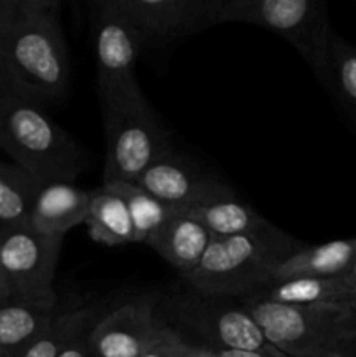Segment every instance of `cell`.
Returning a JSON list of instances; mask_svg holds the SVG:
<instances>
[{"mask_svg": "<svg viewBox=\"0 0 356 357\" xmlns=\"http://www.w3.org/2000/svg\"><path fill=\"white\" fill-rule=\"evenodd\" d=\"M38 188L27 171L0 160V227L28 225Z\"/></svg>", "mask_w": 356, "mask_h": 357, "instance_id": "obj_21", "label": "cell"}, {"mask_svg": "<svg viewBox=\"0 0 356 357\" xmlns=\"http://www.w3.org/2000/svg\"><path fill=\"white\" fill-rule=\"evenodd\" d=\"M356 261V237L330 243L300 246L295 253L279 261L272 281L292 278H335L344 275Z\"/></svg>", "mask_w": 356, "mask_h": 357, "instance_id": "obj_16", "label": "cell"}, {"mask_svg": "<svg viewBox=\"0 0 356 357\" xmlns=\"http://www.w3.org/2000/svg\"><path fill=\"white\" fill-rule=\"evenodd\" d=\"M91 239L103 246H122L136 243L135 229L126 201L108 185L93 190L86 222Z\"/></svg>", "mask_w": 356, "mask_h": 357, "instance_id": "obj_18", "label": "cell"}, {"mask_svg": "<svg viewBox=\"0 0 356 357\" xmlns=\"http://www.w3.org/2000/svg\"><path fill=\"white\" fill-rule=\"evenodd\" d=\"M100 105L105 126L103 185L136 181L173 150L166 128L142 91Z\"/></svg>", "mask_w": 356, "mask_h": 357, "instance_id": "obj_4", "label": "cell"}, {"mask_svg": "<svg viewBox=\"0 0 356 357\" xmlns=\"http://www.w3.org/2000/svg\"><path fill=\"white\" fill-rule=\"evenodd\" d=\"M100 317V305H79L73 309L61 307L20 357H59L84 328L96 323Z\"/></svg>", "mask_w": 356, "mask_h": 357, "instance_id": "obj_20", "label": "cell"}, {"mask_svg": "<svg viewBox=\"0 0 356 357\" xmlns=\"http://www.w3.org/2000/svg\"><path fill=\"white\" fill-rule=\"evenodd\" d=\"M157 307L149 296L131 300L101 314L89 331L94 357H140L159 324Z\"/></svg>", "mask_w": 356, "mask_h": 357, "instance_id": "obj_12", "label": "cell"}, {"mask_svg": "<svg viewBox=\"0 0 356 357\" xmlns=\"http://www.w3.org/2000/svg\"><path fill=\"white\" fill-rule=\"evenodd\" d=\"M355 342H356V337H355Z\"/></svg>", "mask_w": 356, "mask_h": 357, "instance_id": "obj_32", "label": "cell"}, {"mask_svg": "<svg viewBox=\"0 0 356 357\" xmlns=\"http://www.w3.org/2000/svg\"><path fill=\"white\" fill-rule=\"evenodd\" d=\"M267 345L286 357H313L356 337V309L349 305H293L250 295L241 298Z\"/></svg>", "mask_w": 356, "mask_h": 357, "instance_id": "obj_5", "label": "cell"}, {"mask_svg": "<svg viewBox=\"0 0 356 357\" xmlns=\"http://www.w3.org/2000/svg\"><path fill=\"white\" fill-rule=\"evenodd\" d=\"M168 316L180 333L188 331L212 351H257L267 345L260 328L244 305L234 298L206 296L191 289L166 303Z\"/></svg>", "mask_w": 356, "mask_h": 357, "instance_id": "obj_8", "label": "cell"}, {"mask_svg": "<svg viewBox=\"0 0 356 357\" xmlns=\"http://www.w3.org/2000/svg\"><path fill=\"white\" fill-rule=\"evenodd\" d=\"M344 279H346V282H348V284L351 286V289H353V291H355V295H356V261L351 265V268H349V271L346 272Z\"/></svg>", "mask_w": 356, "mask_h": 357, "instance_id": "obj_29", "label": "cell"}, {"mask_svg": "<svg viewBox=\"0 0 356 357\" xmlns=\"http://www.w3.org/2000/svg\"><path fill=\"white\" fill-rule=\"evenodd\" d=\"M0 149L38 185L72 183L89 162L82 145L42 105L14 91L0 94Z\"/></svg>", "mask_w": 356, "mask_h": 357, "instance_id": "obj_2", "label": "cell"}, {"mask_svg": "<svg viewBox=\"0 0 356 357\" xmlns=\"http://www.w3.org/2000/svg\"><path fill=\"white\" fill-rule=\"evenodd\" d=\"M93 326L94 323L91 324V326L84 328V330L73 338L72 344H70L68 347L59 354V357H94L89 349V342H87V338H89V331Z\"/></svg>", "mask_w": 356, "mask_h": 357, "instance_id": "obj_25", "label": "cell"}, {"mask_svg": "<svg viewBox=\"0 0 356 357\" xmlns=\"http://www.w3.org/2000/svg\"><path fill=\"white\" fill-rule=\"evenodd\" d=\"M59 0H0V56L9 89L38 105L66 98L72 82Z\"/></svg>", "mask_w": 356, "mask_h": 357, "instance_id": "obj_1", "label": "cell"}, {"mask_svg": "<svg viewBox=\"0 0 356 357\" xmlns=\"http://www.w3.org/2000/svg\"><path fill=\"white\" fill-rule=\"evenodd\" d=\"M93 190H84L68 181L40 185L28 225L37 232L65 237L68 230L86 222Z\"/></svg>", "mask_w": 356, "mask_h": 357, "instance_id": "obj_14", "label": "cell"}, {"mask_svg": "<svg viewBox=\"0 0 356 357\" xmlns=\"http://www.w3.org/2000/svg\"><path fill=\"white\" fill-rule=\"evenodd\" d=\"M133 183L170 208L185 213L212 202L236 197L234 188L225 181L209 176L188 157L175 150L161 157Z\"/></svg>", "mask_w": 356, "mask_h": 357, "instance_id": "obj_11", "label": "cell"}, {"mask_svg": "<svg viewBox=\"0 0 356 357\" xmlns=\"http://www.w3.org/2000/svg\"><path fill=\"white\" fill-rule=\"evenodd\" d=\"M212 241L213 234L195 216L180 211L147 244L187 278L201 264Z\"/></svg>", "mask_w": 356, "mask_h": 357, "instance_id": "obj_15", "label": "cell"}, {"mask_svg": "<svg viewBox=\"0 0 356 357\" xmlns=\"http://www.w3.org/2000/svg\"><path fill=\"white\" fill-rule=\"evenodd\" d=\"M9 300H10L9 289H7V284H6V281H3L2 274H0V305L6 302H9Z\"/></svg>", "mask_w": 356, "mask_h": 357, "instance_id": "obj_31", "label": "cell"}, {"mask_svg": "<svg viewBox=\"0 0 356 357\" xmlns=\"http://www.w3.org/2000/svg\"><path fill=\"white\" fill-rule=\"evenodd\" d=\"M9 89V84H7V77H6V70H3V63H2V56H0V94L6 93Z\"/></svg>", "mask_w": 356, "mask_h": 357, "instance_id": "obj_30", "label": "cell"}, {"mask_svg": "<svg viewBox=\"0 0 356 357\" xmlns=\"http://www.w3.org/2000/svg\"><path fill=\"white\" fill-rule=\"evenodd\" d=\"M108 187L114 188L126 201L129 216H131L133 229H135L136 243L147 244L177 213V209L170 208L159 199L150 195L136 183H112Z\"/></svg>", "mask_w": 356, "mask_h": 357, "instance_id": "obj_22", "label": "cell"}, {"mask_svg": "<svg viewBox=\"0 0 356 357\" xmlns=\"http://www.w3.org/2000/svg\"><path fill=\"white\" fill-rule=\"evenodd\" d=\"M192 216L199 220L213 237H232V236H250L278 246L299 250L302 244L272 225L269 220L258 215L251 206L244 204L239 199H223V201L212 202L192 209Z\"/></svg>", "mask_w": 356, "mask_h": 357, "instance_id": "obj_13", "label": "cell"}, {"mask_svg": "<svg viewBox=\"0 0 356 357\" xmlns=\"http://www.w3.org/2000/svg\"><path fill=\"white\" fill-rule=\"evenodd\" d=\"M128 14L143 45L166 47L216 26L222 0H115Z\"/></svg>", "mask_w": 356, "mask_h": 357, "instance_id": "obj_10", "label": "cell"}, {"mask_svg": "<svg viewBox=\"0 0 356 357\" xmlns=\"http://www.w3.org/2000/svg\"><path fill=\"white\" fill-rule=\"evenodd\" d=\"M89 23L100 103L142 91L135 68L145 45L128 14L115 0H93Z\"/></svg>", "mask_w": 356, "mask_h": 357, "instance_id": "obj_9", "label": "cell"}, {"mask_svg": "<svg viewBox=\"0 0 356 357\" xmlns=\"http://www.w3.org/2000/svg\"><path fill=\"white\" fill-rule=\"evenodd\" d=\"M216 357H286L271 345L257 349V351H215Z\"/></svg>", "mask_w": 356, "mask_h": 357, "instance_id": "obj_27", "label": "cell"}, {"mask_svg": "<svg viewBox=\"0 0 356 357\" xmlns=\"http://www.w3.org/2000/svg\"><path fill=\"white\" fill-rule=\"evenodd\" d=\"M295 251L250 236L213 237L201 264L184 279L201 295L241 300L272 282L279 261Z\"/></svg>", "mask_w": 356, "mask_h": 357, "instance_id": "obj_6", "label": "cell"}, {"mask_svg": "<svg viewBox=\"0 0 356 357\" xmlns=\"http://www.w3.org/2000/svg\"><path fill=\"white\" fill-rule=\"evenodd\" d=\"M188 357H216V354L215 351H212V349H206L202 347V345H194Z\"/></svg>", "mask_w": 356, "mask_h": 357, "instance_id": "obj_28", "label": "cell"}, {"mask_svg": "<svg viewBox=\"0 0 356 357\" xmlns=\"http://www.w3.org/2000/svg\"><path fill=\"white\" fill-rule=\"evenodd\" d=\"M253 295L293 305H349L356 309V295L346 282L344 275L281 279L269 282Z\"/></svg>", "mask_w": 356, "mask_h": 357, "instance_id": "obj_17", "label": "cell"}, {"mask_svg": "<svg viewBox=\"0 0 356 357\" xmlns=\"http://www.w3.org/2000/svg\"><path fill=\"white\" fill-rule=\"evenodd\" d=\"M192 347L194 344L188 342L184 333L161 319L140 357H188Z\"/></svg>", "mask_w": 356, "mask_h": 357, "instance_id": "obj_24", "label": "cell"}, {"mask_svg": "<svg viewBox=\"0 0 356 357\" xmlns=\"http://www.w3.org/2000/svg\"><path fill=\"white\" fill-rule=\"evenodd\" d=\"M58 307H38L23 302L0 305V357H20L59 312Z\"/></svg>", "mask_w": 356, "mask_h": 357, "instance_id": "obj_19", "label": "cell"}, {"mask_svg": "<svg viewBox=\"0 0 356 357\" xmlns=\"http://www.w3.org/2000/svg\"><path fill=\"white\" fill-rule=\"evenodd\" d=\"M325 86L332 89L356 124V45L337 33L332 38L330 63Z\"/></svg>", "mask_w": 356, "mask_h": 357, "instance_id": "obj_23", "label": "cell"}, {"mask_svg": "<svg viewBox=\"0 0 356 357\" xmlns=\"http://www.w3.org/2000/svg\"><path fill=\"white\" fill-rule=\"evenodd\" d=\"M313 357H356L355 338L339 342V344H335V345H332V347L325 349V351L318 352V354H314Z\"/></svg>", "mask_w": 356, "mask_h": 357, "instance_id": "obj_26", "label": "cell"}, {"mask_svg": "<svg viewBox=\"0 0 356 357\" xmlns=\"http://www.w3.org/2000/svg\"><path fill=\"white\" fill-rule=\"evenodd\" d=\"M63 237L37 232L30 225L0 227V274L10 300L38 307H58L56 267Z\"/></svg>", "mask_w": 356, "mask_h": 357, "instance_id": "obj_7", "label": "cell"}, {"mask_svg": "<svg viewBox=\"0 0 356 357\" xmlns=\"http://www.w3.org/2000/svg\"><path fill=\"white\" fill-rule=\"evenodd\" d=\"M248 23L288 42L314 75L327 82L334 30L323 0H222L216 24Z\"/></svg>", "mask_w": 356, "mask_h": 357, "instance_id": "obj_3", "label": "cell"}]
</instances>
